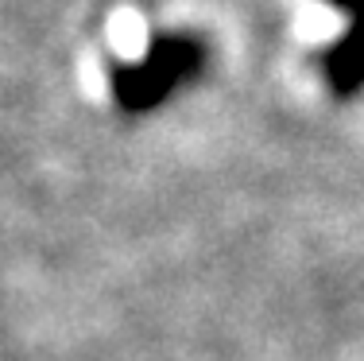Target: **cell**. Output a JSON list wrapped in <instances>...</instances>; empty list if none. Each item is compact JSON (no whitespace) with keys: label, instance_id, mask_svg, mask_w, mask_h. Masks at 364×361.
<instances>
[{"label":"cell","instance_id":"cell-1","mask_svg":"<svg viewBox=\"0 0 364 361\" xmlns=\"http://www.w3.org/2000/svg\"><path fill=\"white\" fill-rule=\"evenodd\" d=\"M326 70L333 90L349 93L364 82V0L349 8V28H345L341 43L326 55Z\"/></svg>","mask_w":364,"mask_h":361},{"label":"cell","instance_id":"cell-2","mask_svg":"<svg viewBox=\"0 0 364 361\" xmlns=\"http://www.w3.org/2000/svg\"><path fill=\"white\" fill-rule=\"evenodd\" d=\"M329 4H337L341 12H349V8H353V4H360V0H329Z\"/></svg>","mask_w":364,"mask_h":361}]
</instances>
